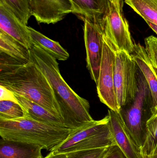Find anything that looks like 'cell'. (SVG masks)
<instances>
[{
    "label": "cell",
    "mask_w": 157,
    "mask_h": 158,
    "mask_svg": "<svg viewBox=\"0 0 157 158\" xmlns=\"http://www.w3.org/2000/svg\"><path fill=\"white\" fill-rule=\"evenodd\" d=\"M0 55V85L42 106L62 120L53 89L38 67L31 61L21 62Z\"/></svg>",
    "instance_id": "6da1fadb"
},
{
    "label": "cell",
    "mask_w": 157,
    "mask_h": 158,
    "mask_svg": "<svg viewBox=\"0 0 157 158\" xmlns=\"http://www.w3.org/2000/svg\"><path fill=\"white\" fill-rule=\"evenodd\" d=\"M29 52V61L41 70L53 89L65 127L74 131L93 121L89 102L79 96L65 81L57 60L36 45H33Z\"/></svg>",
    "instance_id": "7a4b0ae2"
},
{
    "label": "cell",
    "mask_w": 157,
    "mask_h": 158,
    "mask_svg": "<svg viewBox=\"0 0 157 158\" xmlns=\"http://www.w3.org/2000/svg\"><path fill=\"white\" fill-rule=\"evenodd\" d=\"M72 130L52 126L28 117L0 120V136L4 140L37 145L50 152L67 139Z\"/></svg>",
    "instance_id": "3957f363"
},
{
    "label": "cell",
    "mask_w": 157,
    "mask_h": 158,
    "mask_svg": "<svg viewBox=\"0 0 157 158\" xmlns=\"http://www.w3.org/2000/svg\"><path fill=\"white\" fill-rule=\"evenodd\" d=\"M137 79L134 98L122 107L120 113L132 139L141 150L145 139L147 123L152 115L153 103L146 80L138 67Z\"/></svg>",
    "instance_id": "277c9868"
},
{
    "label": "cell",
    "mask_w": 157,
    "mask_h": 158,
    "mask_svg": "<svg viewBox=\"0 0 157 158\" xmlns=\"http://www.w3.org/2000/svg\"><path fill=\"white\" fill-rule=\"evenodd\" d=\"M124 0H106V8L100 24L104 35L116 50L131 55L134 43L128 21L123 13Z\"/></svg>",
    "instance_id": "5b68a950"
},
{
    "label": "cell",
    "mask_w": 157,
    "mask_h": 158,
    "mask_svg": "<svg viewBox=\"0 0 157 158\" xmlns=\"http://www.w3.org/2000/svg\"><path fill=\"white\" fill-rule=\"evenodd\" d=\"M113 49L115 55L114 86L117 102L120 109L135 97L138 66L131 55L116 50L114 47Z\"/></svg>",
    "instance_id": "8992f818"
},
{
    "label": "cell",
    "mask_w": 157,
    "mask_h": 158,
    "mask_svg": "<svg viewBox=\"0 0 157 158\" xmlns=\"http://www.w3.org/2000/svg\"><path fill=\"white\" fill-rule=\"evenodd\" d=\"M115 55L110 42L103 34V48L99 76L97 85L100 101L109 109L120 113L114 82Z\"/></svg>",
    "instance_id": "52a82bcc"
},
{
    "label": "cell",
    "mask_w": 157,
    "mask_h": 158,
    "mask_svg": "<svg viewBox=\"0 0 157 158\" xmlns=\"http://www.w3.org/2000/svg\"><path fill=\"white\" fill-rule=\"evenodd\" d=\"M84 21V41L86 51L87 67L91 78L97 84L103 54V32L98 22L86 18Z\"/></svg>",
    "instance_id": "ba28073f"
},
{
    "label": "cell",
    "mask_w": 157,
    "mask_h": 158,
    "mask_svg": "<svg viewBox=\"0 0 157 158\" xmlns=\"http://www.w3.org/2000/svg\"><path fill=\"white\" fill-rule=\"evenodd\" d=\"M32 16L39 24H54L74 12L70 0H32Z\"/></svg>",
    "instance_id": "9c48e42d"
},
{
    "label": "cell",
    "mask_w": 157,
    "mask_h": 158,
    "mask_svg": "<svg viewBox=\"0 0 157 158\" xmlns=\"http://www.w3.org/2000/svg\"><path fill=\"white\" fill-rule=\"evenodd\" d=\"M0 30L28 50L34 45L28 26L17 16L4 0H0Z\"/></svg>",
    "instance_id": "30bf717a"
},
{
    "label": "cell",
    "mask_w": 157,
    "mask_h": 158,
    "mask_svg": "<svg viewBox=\"0 0 157 158\" xmlns=\"http://www.w3.org/2000/svg\"><path fill=\"white\" fill-rule=\"evenodd\" d=\"M108 112L109 126L116 145L127 158H142L141 150L132 139L120 113L110 109Z\"/></svg>",
    "instance_id": "8fae6325"
},
{
    "label": "cell",
    "mask_w": 157,
    "mask_h": 158,
    "mask_svg": "<svg viewBox=\"0 0 157 158\" xmlns=\"http://www.w3.org/2000/svg\"><path fill=\"white\" fill-rule=\"evenodd\" d=\"M109 118L108 115L102 119L94 120L77 130L72 131L67 139L52 152L55 154H61L86 138L106 131L109 127Z\"/></svg>",
    "instance_id": "7c38bea8"
},
{
    "label": "cell",
    "mask_w": 157,
    "mask_h": 158,
    "mask_svg": "<svg viewBox=\"0 0 157 158\" xmlns=\"http://www.w3.org/2000/svg\"><path fill=\"white\" fill-rule=\"evenodd\" d=\"M131 56L143 73L150 89L153 103V114L157 111V71L150 62L145 48L140 44H135L134 52Z\"/></svg>",
    "instance_id": "4fadbf2b"
},
{
    "label": "cell",
    "mask_w": 157,
    "mask_h": 158,
    "mask_svg": "<svg viewBox=\"0 0 157 158\" xmlns=\"http://www.w3.org/2000/svg\"><path fill=\"white\" fill-rule=\"evenodd\" d=\"M41 147L18 141L0 140V158H43Z\"/></svg>",
    "instance_id": "5bb4252c"
},
{
    "label": "cell",
    "mask_w": 157,
    "mask_h": 158,
    "mask_svg": "<svg viewBox=\"0 0 157 158\" xmlns=\"http://www.w3.org/2000/svg\"><path fill=\"white\" fill-rule=\"evenodd\" d=\"M14 95L18 102L24 107L26 117L52 126L67 128L60 118L42 106L23 97L15 94Z\"/></svg>",
    "instance_id": "9a60e30c"
},
{
    "label": "cell",
    "mask_w": 157,
    "mask_h": 158,
    "mask_svg": "<svg viewBox=\"0 0 157 158\" xmlns=\"http://www.w3.org/2000/svg\"><path fill=\"white\" fill-rule=\"evenodd\" d=\"M73 6V14L100 23L106 8V0H70Z\"/></svg>",
    "instance_id": "2e32d148"
},
{
    "label": "cell",
    "mask_w": 157,
    "mask_h": 158,
    "mask_svg": "<svg viewBox=\"0 0 157 158\" xmlns=\"http://www.w3.org/2000/svg\"><path fill=\"white\" fill-rule=\"evenodd\" d=\"M33 44L38 46L56 60L65 61L69 58L68 52L58 42L51 40L31 27H28Z\"/></svg>",
    "instance_id": "e0dca14e"
},
{
    "label": "cell",
    "mask_w": 157,
    "mask_h": 158,
    "mask_svg": "<svg viewBox=\"0 0 157 158\" xmlns=\"http://www.w3.org/2000/svg\"><path fill=\"white\" fill-rule=\"evenodd\" d=\"M0 53L21 62L29 61V50L0 30Z\"/></svg>",
    "instance_id": "ac0fdd59"
},
{
    "label": "cell",
    "mask_w": 157,
    "mask_h": 158,
    "mask_svg": "<svg viewBox=\"0 0 157 158\" xmlns=\"http://www.w3.org/2000/svg\"><path fill=\"white\" fill-rule=\"evenodd\" d=\"M142 157L157 155V111L152 114L147 123L146 134L141 149Z\"/></svg>",
    "instance_id": "d6986e66"
},
{
    "label": "cell",
    "mask_w": 157,
    "mask_h": 158,
    "mask_svg": "<svg viewBox=\"0 0 157 158\" xmlns=\"http://www.w3.org/2000/svg\"><path fill=\"white\" fill-rule=\"evenodd\" d=\"M146 22L157 25V0H124Z\"/></svg>",
    "instance_id": "ffe728a7"
},
{
    "label": "cell",
    "mask_w": 157,
    "mask_h": 158,
    "mask_svg": "<svg viewBox=\"0 0 157 158\" xmlns=\"http://www.w3.org/2000/svg\"><path fill=\"white\" fill-rule=\"evenodd\" d=\"M26 117L24 107L18 101L0 100V120H13Z\"/></svg>",
    "instance_id": "44dd1931"
},
{
    "label": "cell",
    "mask_w": 157,
    "mask_h": 158,
    "mask_svg": "<svg viewBox=\"0 0 157 158\" xmlns=\"http://www.w3.org/2000/svg\"><path fill=\"white\" fill-rule=\"evenodd\" d=\"M25 25L32 16V0H4Z\"/></svg>",
    "instance_id": "7402d4cb"
},
{
    "label": "cell",
    "mask_w": 157,
    "mask_h": 158,
    "mask_svg": "<svg viewBox=\"0 0 157 158\" xmlns=\"http://www.w3.org/2000/svg\"><path fill=\"white\" fill-rule=\"evenodd\" d=\"M108 147L83 150L66 153L67 158H104L108 151Z\"/></svg>",
    "instance_id": "603a6c76"
},
{
    "label": "cell",
    "mask_w": 157,
    "mask_h": 158,
    "mask_svg": "<svg viewBox=\"0 0 157 158\" xmlns=\"http://www.w3.org/2000/svg\"><path fill=\"white\" fill-rule=\"evenodd\" d=\"M145 50L152 64L157 71V38L150 36L145 39Z\"/></svg>",
    "instance_id": "cb8c5ba5"
},
{
    "label": "cell",
    "mask_w": 157,
    "mask_h": 158,
    "mask_svg": "<svg viewBox=\"0 0 157 158\" xmlns=\"http://www.w3.org/2000/svg\"><path fill=\"white\" fill-rule=\"evenodd\" d=\"M104 158H127L120 148L117 145L110 147Z\"/></svg>",
    "instance_id": "d4e9b609"
},
{
    "label": "cell",
    "mask_w": 157,
    "mask_h": 158,
    "mask_svg": "<svg viewBox=\"0 0 157 158\" xmlns=\"http://www.w3.org/2000/svg\"><path fill=\"white\" fill-rule=\"evenodd\" d=\"M0 90H1L0 100H9L18 101L16 98H15L14 94L7 88L0 85Z\"/></svg>",
    "instance_id": "484cf974"
},
{
    "label": "cell",
    "mask_w": 157,
    "mask_h": 158,
    "mask_svg": "<svg viewBox=\"0 0 157 158\" xmlns=\"http://www.w3.org/2000/svg\"><path fill=\"white\" fill-rule=\"evenodd\" d=\"M43 158H67V155L65 154H54L50 152L46 157Z\"/></svg>",
    "instance_id": "4316f807"
},
{
    "label": "cell",
    "mask_w": 157,
    "mask_h": 158,
    "mask_svg": "<svg viewBox=\"0 0 157 158\" xmlns=\"http://www.w3.org/2000/svg\"><path fill=\"white\" fill-rule=\"evenodd\" d=\"M151 28L157 34V25L150 22H146Z\"/></svg>",
    "instance_id": "83f0119b"
},
{
    "label": "cell",
    "mask_w": 157,
    "mask_h": 158,
    "mask_svg": "<svg viewBox=\"0 0 157 158\" xmlns=\"http://www.w3.org/2000/svg\"><path fill=\"white\" fill-rule=\"evenodd\" d=\"M142 158H157V155L152 157H142Z\"/></svg>",
    "instance_id": "f1b7e54d"
}]
</instances>
